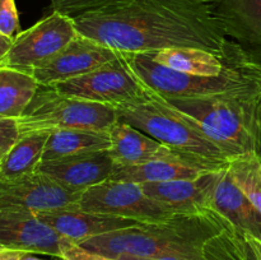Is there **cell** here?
<instances>
[{
	"label": "cell",
	"instance_id": "obj_1",
	"mask_svg": "<svg viewBox=\"0 0 261 260\" xmlns=\"http://www.w3.org/2000/svg\"><path fill=\"white\" fill-rule=\"evenodd\" d=\"M73 20L79 35L119 53L195 47L226 63L249 56L229 40L209 0H122Z\"/></svg>",
	"mask_w": 261,
	"mask_h": 260
},
{
	"label": "cell",
	"instance_id": "obj_2",
	"mask_svg": "<svg viewBox=\"0 0 261 260\" xmlns=\"http://www.w3.org/2000/svg\"><path fill=\"white\" fill-rule=\"evenodd\" d=\"M233 224L214 209L199 213H177L155 223L110 232L81 242V246L105 256L144 259H199L209 240Z\"/></svg>",
	"mask_w": 261,
	"mask_h": 260
},
{
	"label": "cell",
	"instance_id": "obj_3",
	"mask_svg": "<svg viewBox=\"0 0 261 260\" xmlns=\"http://www.w3.org/2000/svg\"><path fill=\"white\" fill-rule=\"evenodd\" d=\"M116 110L120 120L208 170H222L233 160L212 139L198 120L148 88L140 98L119 105Z\"/></svg>",
	"mask_w": 261,
	"mask_h": 260
},
{
	"label": "cell",
	"instance_id": "obj_4",
	"mask_svg": "<svg viewBox=\"0 0 261 260\" xmlns=\"http://www.w3.org/2000/svg\"><path fill=\"white\" fill-rule=\"evenodd\" d=\"M162 98L198 120L229 157H261V86L194 98Z\"/></svg>",
	"mask_w": 261,
	"mask_h": 260
},
{
	"label": "cell",
	"instance_id": "obj_5",
	"mask_svg": "<svg viewBox=\"0 0 261 260\" xmlns=\"http://www.w3.org/2000/svg\"><path fill=\"white\" fill-rule=\"evenodd\" d=\"M137 78L155 94L167 98H194L261 86V63L250 56L227 64L223 73L200 76L161 65L149 54L124 53Z\"/></svg>",
	"mask_w": 261,
	"mask_h": 260
},
{
	"label": "cell",
	"instance_id": "obj_6",
	"mask_svg": "<svg viewBox=\"0 0 261 260\" xmlns=\"http://www.w3.org/2000/svg\"><path fill=\"white\" fill-rule=\"evenodd\" d=\"M17 120L23 135L70 129L110 132L120 119L116 107L68 96L51 86H40Z\"/></svg>",
	"mask_w": 261,
	"mask_h": 260
},
{
	"label": "cell",
	"instance_id": "obj_7",
	"mask_svg": "<svg viewBox=\"0 0 261 260\" xmlns=\"http://www.w3.org/2000/svg\"><path fill=\"white\" fill-rule=\"evenodd\" d=\"M78 36L73 18L53 10V13L23 31L13 40L0 68H10L32 74L33 70L58 55Z\"/></svg>",
	"mask_w": 261,
	"mask_h": 260
},
{
	"label": "cell",
	"instance_id": "obj_8",
	"mask_svg": "<svg viewBox=\"0 0 261 260\" xmlns=\"http://www.w3.org/2000/svg\"><path fill=\"white\" fill-rule=\"evenodd\" d=\"M79 208L93 213L110 214L140 223H155L172 218L175 211L150 198L142 185L127 181L107 180L83 191Z\"/></svg>",
	"mask_w": 261,
	"mask_h": 260
},
{
	"label": "cell",
	"instance_id": "obj_9",
	"mask_svg": "<svg viewBox=\"0 0 261 260\" xmlns=\"http://www.w3.org/2000/svg\"><path fill=\"white\" fill-rule=\"evenodd\" d=\"M51 87L68 96L114 107L140 98L147 91L130 69L124 53L84 75Z\"/></svg>",
	"mask_w": 261,
	"mask_h": 260
},
{
	"label": "cell",
	"instance_id": "obj_10",
	"mask_svg": "<svg viewBox=\"0 0 261 260\" xmlns=\"http://www.w3.org/2000/svg\"><path fill=\"white\" fill-rule=\"evenodd\" d=\"M83 191L60 185L53 178L35 172L17 180H0V211H27L40 214L79 206Z\"/></svg>",
	"mask_w": 261,
	"mask_h": 260
},
{
	"label": "cell",
	"instance_id": "obj_11",
	"mask_svg": "<svg viewBox=\"0 0 261 260\" xmlns=\"http://www.w3.org/2000/svg\"><path fill=\"white\" fill-rule=\"evenodd\" d=\"M73 240L56 232L38 214L27 211H0V246L20 252L60 257Z\"/></svg>",
	"mask_w": 261,
	"mask_h": 260
},
{
	"label": "cell",
	"instance_id": "obj_12",
	"mask_svg": "<svg viewBox=\"0 0 261 260\" xmlns=\"http://www.w3.org/2000/svg\"><path fill=\"white\" fill-rule=\"evenodd\" d=\"M121 53L79 35L58 55L35 69L32 75L40 86H54L84 75L114 60Z\"/></svg>",
	"mask_w": 261,
	"mask_h": 260
},
{
	"label": "cell",
	"instance_id": "obj_13",
	"mask_svg": "<svg viewBox=\"0 0 261 260\" xmlns=\"http://www.w3.org/2000/svg\"><path fill=\"white\" fill-rule=\"evenodd\" d=\"M115 166V161L107 149L45 161L38 165L36 172L53 178L68 189L84 191L110 180Z\"/></svg>",
	"mask_w": 261,
	"mask_h": 260
},
{
	"label": "cell",
	"instance_id": "obj_14",
	"mask_svg": "<svg viewBox=\"0 0 261 260\" xmlns=\"http://www.w3.org/2000/svg\"><path fill=\"white\" fill-rule=\"evenodd\" d=\"M223 168L209 171L195 178L140 185L147 195L168 205L175 213H199L213 209L212 201Z\"/></svg>",
	"mask_w": 261,
	"mask_h": 260
},
{
	"label": "cell",
	"instance_id": "obj_15",
	"mask_svg": "<svg viewBox=\"0 0 261 260\" xmlns=\"http://www.w3.org/2000/svg\"><path fill=\"white\" fill-rule=\"evenodd\" d=\"M226 35L261 63V0H209Z\"/></svg>",
	"mask_w": 261,
	"mask_h": 260
},
{
	"label": "cell",
	"instance_id": "obj_16",
	"mask_svg": "<svg viewBox=\"0 0 261 260\" xmlns=\"http://www.w3.org/2000/svg\"><path fill=\"white\" fill-rule=\"evenodd\" d=\"M38 217L56 232L73 240L76 244L92 237L142 224L140 222L122 217L87 212L79 206L46 212L40 213Z\"/></svg>",
	"mask_w": 261,
	"mask_h": 260
},
{
	"label": "cell",
	"instance_id": "obj_17",
	"mask_svg": "<svg viewBox=\"0 0 261 260\" xmlns=\"http://www.w3.org/2000/svg\"><path fill=\"white\" fill-rule=\"evenodd\" d=\"M110 139L111 147L109 152L117 166H137L154 160L180 155L167 145L153 139L122 120H119L111 127Z\"/></svg>",
	"mask_w": 261,
	"mask_h": 260
},
{
	"label": "cell",
	"instance_id": "obj_18",
	"mask_svg": "<svg viewBox=\"0 0 261 260\" xmlns=\"http://www.w3.org/2000/svg\"><path fill=\"white\" fill-rule=\"evenodd\" d=\"M212 206L237 229L261 240V213L236 185L228 166L222 171Z\"/></svg>",
	"mask_w": 261,
	"mask_h": 260
},
{
	"label": "cell",
	"instance_id": "obj_19",
	"mask_svg": "<svg viewBox=\"0 0 261 260\" xmlns=\"http://www.w3.org/2000/svg\"><path fill=\"white\" fill-rule=\"evenodd\" d=\"M211 170L194 163L181 155L154 160L137 166H115L110 180L127 183H167V181L195 178Z\"/></svg>",
	"mask_w": 261,
	"mask_h": 260
},
{
	"label": "cell",
	"instance_id": "obj_20",
	"mask_svg": "<svg viewBox=\"0 0 261 260\" xmlns=\"http://www.w3.org/2000/svg\"><path fill=\"white\" fill-rule=\"evenodd\" d=\"M110 147V132L82 129L56 130L48 134L41 162L82 153L107 150Z\"/></svg>",
	"mask_w": 261,
	"mask_h": 260
},
{
	"label": "cell",
	"instance_id": "obj_21",
	"mask_svg": "<svg viewBox=\"0 0 261 260\" xmlns=\"http://www.w3.org/2000/svg\"><path fill=\"white\" fill-rule=\"evenodd\" d=\"M50 133L20 135L14 145L0 158V180H17L37 171Z\"/></svg>",
	"mask_w": 261,
	"mask_h": 260
},
{
	"label": "cell",
	"instance_id": "obj_22",
	"mask_svg": "<svg viewBox=\"0 0 261 260\" xmlns=\"http://www.w3.org/2000/svg\"><path fill=\"white\" fill-rule=\"evenodd\" d=\"M148 54L153 60L157 61L161 65H165L181 73L200 76L219 75L223 73L228 64L209 51L195 47L166 48L157 53Z\"/></svg>",
	"mask_w": 261,
	"mask_h": 260
},
{
	"label": "cell",
	"instance_id": "obj_23",
	"mask_svg": "<svg viewBox=\"0 0 261 260\" xmlns=\"http://www.w3.org/2000/svg\"><path fill=\"white\" fill-rule=\"evenodd\" d=\"M40 84L30 73L0 68V116L18 119Z\"/></svg>",
	"mask_w": 261,
	"mask_h": 260
},
{
	"label": "cell",
	"instance_id": "obj_24",
	"mask_svg": "<svg viewBox=\"0 0 261 260\" xmlns=\"http://www.w3.org/2000/svg\"><path fill=\"white\" fill-rule=\"evenodd\" d=\"M116 260H255V256L244 232L232 226L218 236L209 240L208 244L205 245L204 255L199 259H173V257L144 259V257L121 256Z\"/></svg>",
	"mask_w": 261,
	"mask_h": 260
},
{
	"label": "cell",
	"instance_id": "obj_25",
	"mask_svg": "<svg viewBox=\"0 0 261 260\" xmlns=\"http://www.w3.org/2000/svg\"><path fill=\"white\" fill-rule=\"evenodd\" d=\"M236 185L261 213V157L240 155L228 163Z\"/></svg>",
	"mask_w": 261,
	"mask_h": 260
},
{
	"label": "cell",
	"instance_id": "obj_26",
	"mask_svg": "<svg viewBox=\"0 0 261 260\" xmlns=\"http://www.w3.org/2000/svg\"><path fill=\"white\" fill-rule=\"evenodd\" d=\"M119 2L122 0H51V7L53 10L74 18L83 13L101 9Z\"/></svg>",
	"mask_w": 261,
	"mask_h": 260
},
{
	"label": "cell",
	"instance_id": "obj_27",
	"mask_svg": "<svg viewBox=\"0 0 261 260\" xmlns=\"http://www.w3.org/2000/svg\"><path fill=\"white\" fill-rule=\"evenodd\" d=\"M19 18L14 0H0V33L14 40L19 35Z\"/></svg>",
	"mask_w": 261,
	"mask_h": 260
},
{
	"label": "cell",
	"instance_id": "obj_28",
	"mask_svg": "<svg viewBox=\"0 0 261 260\" xmlns=\"http://www.w3.org/2000/svg\"><path fill=\"white\" fill-rule=\"evenodd\" d=\"M20 138L18 120L0 116V157L5 154Z\"/></svg>",
	"mask_w": 261,
	"mask_h": 260
},
{
	"label": "cell",
	"instance_id": "obj_29",
	"mask_svg": "<svg viewBox=\"0 0 261 260\" xmlns=\"http://www.w3.org/2000/svg\"><path fill=\"white\" fill-rule=\"evenodd\" d=\"M61 260H116L112 257L105 256L98 252L91 251L86 247L81 246L75 241H69L64 247Z\"/></svg>",
	"mask_w": 261,
	"mask_h": 260
},
{
	"label": "cell",
	"instance_id": "obj_30",
	"mask_svg": "<svg viewBox=\"0 0 261 260\" xmlns=\"http://www.w3.org/2000/svg\"><path fill=\"white\" fill-rule=\"evenodd\" d=\"M245 236H246L247 242H249L250 247H251L252 254H254V256H255V260H261V241L260 240L256 239V237H254V236H250V235H246V233H245Z\"/></svg>",
	"mask_w": 261,
	"mask_h": 260
},
{
	"label": "cell",
	"instance_id": "obj_31",
	"mask_svg": "<svg viewBox=\"0 0 261 260\" xmlns=\"http://www.w3.org/2000/svg\"><path fill=\"white\" fill-rule=\"evenodd\" d=\"M20 254H22L20 251L0 247V260H19Z\"/></svg>",
	"mask_w": 261,
	"mask_h": 260
},
{
	"label": "cell",
	"instance_id": "obj_32",
	"mask_svg": "<svg viewBox=\"0 0 261 260\" xmlns=\"http://www.w3.org/2000/svg\"><path fill=\"white\" fill-rule=\"evenodd\" d=\"M12 43H13L12 38H8L7 36L0 33V60L7 55V53L9 51Z\"/></svg>",
	"mask_w": 261,
	"mask_h": 260
},
{
	"label": "cell",
	"instance_id": "obj_33",
	"mask_svg": "<svg viewBox=\"0 0 261 260\" xmlns=\"http://www.w3.org/2000/svg\"><path fill=\"white\" fill-rule=\"evenodd\" d=\"M19 260H45V259H40V257L35 256V254H31V252H22L19 256Z\"/></svg>",
	"mask_w": 261,
	"mask_h": 260
},
{
	"label": "cell",
	"instance_id": "obj_34",
	"mask_svg": "<svg viewBox=\"0 0 261 260\" xmlns=\"http://www.w3.org/2000/svg\"><path fill=\"white\" fill-rule=\"evenodd\" d=\"M0 247H2V246H0Z\"/></svg>",
	"mask_w": 261,
	"mask_h": 260
},
{
	"label": "cell",
	"instance_id": "obj_35",
	"mask_svg": "<svg viewBox=\"0 0 261 260\" xmlns=\"http://www.w3.org/2000/svg\"><path fill=\"white\" fill-rule=\"evenodd\" d=\"M260 241H261V240H260Z\"/></svg>",
	"mask_w": 261,
	"mask_h": 260
},
{
	"label": "cell",
	"instance_id": "obj_36",
	"mask_svg": "<svg viewBox=\"0 0 261 260\" xmlns=\"http://www.w3.org/2000/svg\"><path fill=\"white\" fill-rule=\"evenodd\" d=\"M0 158H2V157H0Z\"/></svg>",
	"mask_w": 261,
	"mask_h": 260
}]
</instances>
